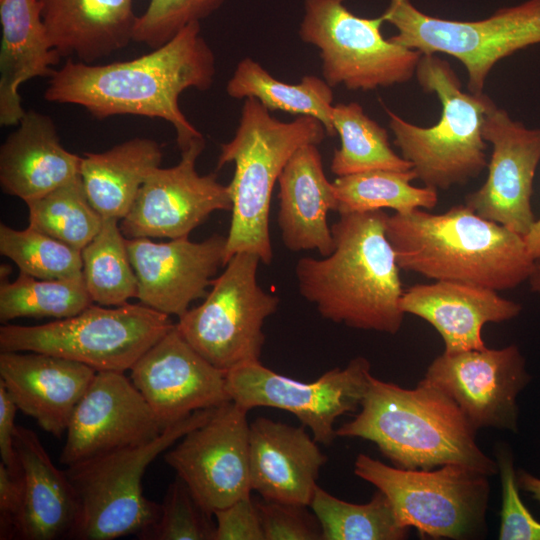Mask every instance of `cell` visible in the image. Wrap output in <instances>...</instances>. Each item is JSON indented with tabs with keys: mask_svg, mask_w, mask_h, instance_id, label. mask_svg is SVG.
<instances>
[{
	"mask_svg": "<svg viewBox=\"0 0 540 540\" xmlns=\"http://www.w3.org/2000/svg\"><path fill=\"white\" fill-rule=\"evenodd\" d=\"M516 475L519 489L529 493L534 500L540 502V478L522 469L517 470Z\"/></svg>",
	"mask_w": 540,
	"mask_h": 540,
	"instance_id": "obj_45",
	"label": "cell"
},
{
	"mask_svg": "<svg viewBox=\"0 0 540 540\" xmlns=\"http://www.w3.org/2000/svg\"><path fill=\"white\" fill-rule=\"evenodd\" d=\"M14 445L23 479V502L14 538L71 539L79 507L66 471L54 465L32 430L17 426Z\"/></svg>",
	"mask_w": 540,
	"mask_h": 540,
	"instance_id": "obj_26",
	"label": "cell"
},
{
	"mask_svg": "<svg viewBox=\"0 0 540 540\" xmlns=\"http://www.w3.org/2000/svg\"><path fill=\"white\" fill-rule=\"evenodd\" d=\"M96 371L80 362L41 352H1L0 383L25 415L61 437Z\"/></svg>",
	"mask_w": 540,
	"mask_h": 540,
	"instance_id": "obj_21",
	"label": "cell"
},
{
	"mask_svg": "<svg viewBox=\"0 0 540 540\" xmlns=\"http://www.w3.org/2000/svg\"><path fill=\"white\" fill-rule=\"evenodd\" d=\"M93 304L83 275L45 280L19 272L13 282L2 279L0 321L22 317L64 319L79 314Z\"/></svg>",
	"mask_w": 540,
	"mask_h": 540,
	"instance_id": "obj_35",
	"label": "cell"
},
{
	"mask_svg": "<svg viewBox=\"0 0 540 540\" xmlns=\"http://www.w3.org/2000/svg\"><path fill=\"white\" fill-rule=\"evenodd\" d=\"M326 136L325 127L316 118L297 116L283 122L258 100L244 99L235 134L220 145L217 161L218 169L227 163L235 166L228 185L232 218L225 265L238 252L256 254L266 265L272 262L269 213L274 185L300 147L319 145Z\"/></svg>",
	"mask_w": 540,
	"mask_h": 540,
	"instance_id": "obj_5",
	"label": "cell"
},
{
	"mask_svg": "<svg viewBox=\"0 0 540 540\" xmlns=\"http://www.w3.org/2000/svg\"><path fill=\"white\" fill-rule=\"evenodd\" d=\"M413 169L407 171L373 169L344 176L334 181L339 214L393 209L406 214L416 209H433L438 202L437 190L415 187Z\"/></svg>",
	"mask_w": 540,
	"mask_h": 540,
	"instance_id": "obj_31",
	"label": "cell"
},
{
	"mask_svg": "<svg viewBox=\"0 0 540 540\" xmlns=\"http://www.w3.org/2000/svg\"><path fill=\"white\" fill-rule=\"evenodd\" d=\"M345 0H304L299 38L319 50L322 78L332 87L370 91L415 76L422 55L383 37V16L353 14Z\"/></svg>",
	"mask_w": 540,
	"mask_h": 540,
	"instance_id": "obj_11",
	"label": "cell"
},
{
	"mask_svg": "<svg viewBox=\"0 0 540 540\" xmlns=\"http://www.w3.org/2000/svg\"><path fill=\"white\" fill-rule=\"evenodd\" d=\"M533 292L540 295V260H536L527 280Z\"/></svg>",
	"mask_w": 540,
	"mask_h": 540,
	"instance_id": "obj_47",
	"label": "cell"
},
{
	"mask_svg": "<svg viewBox=\"0 0 540 540\" xmlns=\"http://www.w3.org/2000/svg\"><path fill=\"white\" fill-rule=\"evenodd\" d=\"M333 88L315 75H305L290 84L274 78L261 64L249 57L238 62L226 85L231 98H254L269 111L280 110L318 119L328 136L336 134L333 125Z\"/></svg>",
	"mask_w": 540,
	"mask_h": 540,
	"instance_id": "obj_30",
	"label": "cell"
},
{
	"mask_svg": "<svg viewBox=\"0 0 540 540\" xmlns=\"http://www.w3.org/2000/svg\"><path fill=\"white\" fill-rule=\"evenodd\" d=\"M214 540H265L256 502L251 495L214 511Z\"/></svg>",
	"mask_w": 540,
	"mask_h": 540,
	"instance_id": "obj_42",
	"label": "cell"
},
{
	"mask_svg": "<svg viewBox=\"0 0 540 540\" xmlns=\"http://www.w3.org/2000/svg\"><path fill=\"white\" fill-rule=\"evenodd\" d=\"M227 237L214 234L201 242L188 237L155 243L149 238H126L138 281L141 304L178 318L191 302L205 298L219 267L225 266Z\"/></svg>",
	"mask_w": 540,
	"mask_h": 540,
	"instance_id": "obj_20",
	"label": "cell"
},
{
	"mask_svg": "<svg viewBox=\"0 0 540 540\" xmlns=\"http://www.w3.org/2000/svg\"><path fill=\"white\" fill-rule=\"evenodd\" d=\"M354 473L390 501L398 522L422 537L469 539L485 528L487 475L463 465L402 469L359 454Z\"/></svg>",
	"mask_w": 540,
	"mask_h": 540,
	"instance_id": "obj_9",
	"label": "cell"
},
{
	"mask_svg": "<svg viewBox=\"0 0 540 540\" xmlns=\"http://www.w3.org/2000/svg\"><path fill=\"white\" fill-rule=\"evenodd\" d=\"M23 502L22 474L14 476L0 463V539H14Z\"/></svg>",
	"mask_w": 540,
	"mask_h": 540,
	"instance_id": "obj_43",
	"label": "cell"
},
{
	"mask_svg": "<svg viewBox=\"0 0 540 540\" xmlns=\"http://www.w3.org/2000/svg\"><path fill=\"white\" fill-rule=\"evenodd\" d=\"M174 327L168 315L141 303L91 304L77 315L42 325L2 326L0 351L47 353L96 372H125Z\"/></svg>",
	"mask_w": 540,
	"mask_h": 540,
	"instance_id": "obj_8",
	"label": "cell"
},
{
	"mask_svg": "<svg viewBox=\"0 0 540 540\" xmlns=\"http://www.w3.org/2000/svg\"><path fill=\"white\" fill-rule=\"evenodd\" d=\"M215 408L195 411L146 444L68 466L65 471L79 507L71 539L111 540L130 534L138 536L150 527L159 517L161 504L143 494L142 478L146 468L185 434L205 423Z\"/></svg>",
	"mask_w": 540,
	"mask_h": 540,
	"instance_id": "obj_7",
	"label": "cell"
},
{
	"mask_svg": "<svg viewBox=\"0 0 540 540\" xmlns=\"http://www.w3.org/2000/svg\"><path fill=\"white\" fill-rule=\"evenodd\" d=\"M215 74L214 52L194 22L135 59L93 65L69 58L50 76L44 98L81 106L97 119L160 118L173 126L182 151L203 136L182 112L179 97L189 88L208 90Z\"/></svg>",
	"mask_w": 540,
	"mask_h": 540,
	"instance_id": "obj_1",
	"label": "cell"
},
{
	"mask_svg": "<svg viewBox=\"0 0 540 540\" xmlns=\"http://www.w3.org/2000/svg\"><path fill=\"white\" fill-rule=\"evenodd\" d=\"M162 160L161 145L132 138L100 153H85L80 175L87 197L103 218L123 219L146 178Z\"/></svg>",
	"mask_w": 540,
	"mask_h": 540,
	"instance_id": "obj_29",
	"label": "cell"
},
{
	"mask_svg": "<svg viewBox=\"0 0 540 540\" xmlns=\"http://www.w3.org/2000/svg\"><path fill=\"white\" fill-rule=\"evenodd\" d=\"M0 124L16 125L25 114L19 87L50 77L61 56L48 39L37 0H0Z\"/></svg>",
	"mask_w": 540,
	"mask_h": 540,
	"instance_id": "obj_28",
	"label": "cell"
},
{
	"mask_svg": "<svg viewBox=\"0 0 540 540\" xmlns=\"http://www.w3.org/2000/svg\"><path fill=\"white\" fill-rule=\"evenodd\" d=\"M322 540H401L409 529L400 525L389 499L377 489L368 503H350L317 486L310 503Z\"/></svg>",
	"mask_w": 540,
	"mask_h": 540,
	"instance_id": "obj_34",
	"label": "cell"
},
{
	"mask_svg": "<svg viewBox=\"0 0 540 540\" xmlns=\"http://www.w3.org/2000/svg\"><path fill=\"white\" fill-rule=\"evenodd\" d=\"M397 33L390 41L422 54H448L466 68L467 87L482 93L493 66L526 47L540 44V0L498 9L488 18L459 21L427 15L410 0H389L382 14Z\"/></svg>",
	"mask_w": 540,
	"mask_h": 540,
	"instance_id": "obj_10",
	"label": "cell"
},
{
	"mask_svg": "<svg viewBox=\"0 0 540 540\" xmlns=\"http://www.w3.org/2000/svg\"><path fill=\"white\" fill-rule=\"evenodd\" d=\"M17 406L4 385L0 383V455L1 462L14 476L21 475L17 452L14 445Z\"/></svg>",
	"mask_w": 540,
	"mask_h": 540,
	"instance_id": "obj_44",
	"label": "cell"
},
{
	"mask_svg": "<svg viewBox=\"0 0 540 540\" xmlns=\"http://www.w3.org/2000/svg\"><path fill=\"white\" fill-rule=\"evenodd\" d=\"M52 48L92 64L133 41L134 0H37Z\"/></svg>",
	"mask_w": 540,
	"mask_h": 540,
	"instance_id": "obj_27",
	"label": "cell"
},
{
	"mask_svg": "<svg viewBox=\"0 0 540 540\" xmlns=\"http://www.w3.org/2000/svg\"><path fill=\"white\" fill-rule=\"evenodd\" d=\"M204 147V137L197 138L181 151L176 165L150 173L121 219L125 238L188 237L213 212L231 211L228 185L219 183L213 173L200 175L196 170Z\"/></svg>",
	"mask_w": 540,
	"mask_h": 540,
	"instance_id": "obj_16",
	"label": "cell"
},
{
	"mask_svg": "<svg viewBox=\"0 0 540 540\" xmlns=\"http://www.w3.org/2000/svg\"><path fill=\"white\" fill-rule=\"evenodd\" d=\"M163 430L124 372L98 371L71 415L59 462L68 467L108 452L140 446Z\"/></svg>",
	"mask_w": 540,
	"mask_h": 540,
	"instance_id": "obj_18",
	"label": "cell"
},
{
	"mask_svg": "<svg viewBox=\"0 0 540 540\" xmlns=\"http://www.w3.org/2000/svg\"><path fill=\"white\" fill-rule=\"evenodd\" d=\"M448 395L471 426L518 431L517 397L531 375L520 349L443 352L429 365L423 378Z\"/></svg>",
	"mask_w": 540,
	"mask_h": 540,
	"instance_id": "obj_15",
	"label": "cell"
},
{
	"mask_svg": "<svg viewBox=\"0 0 540 540\" xmlns=\"http://www.w3.org/2000/svg\"><path fill=\"white\" fill-rule=\"evenodd\" d=\"M332 119L341 141L330 164L337 177L373 169H412L411 163L391 148L387 130L371 119L360 104L334 105Z\"/></svg>",
	"mask_w": 540,
	"mask_h": 540,
	"instance_id": "obj_32",
	"label": "cell"
},
{
	"mask_svg": "<svg viewBox=\"0 0 540 540\" xmlns=\"http://www.w3.org/2000/svg\"><path fill=\"white\" fill-rule=\"evenodd\" d=\"M88 293L101 306H121L137 297L138 281L118 220L103 218L97 235L81 250Z\"/></svg>",
	"mask_w": 540,
	"mask_h": 540,
	"instance_id": "obj_33",
	"label": "cell"
},
{
	"mask_svg": "<svg viewBox=\"0 0 540 540\" xmlns=\"http://www.w3.org/2000/svg\"><path fill=\"white\" fill-rule=\"evenodd\" d=\"M260 262L253 253L234 254L213 280L204 301L175 324L189 345L221 370L260 361L264 322L280 302L258 284Z\"/></svg>",
	"mask_w": 540,
	"mask_h": 540,
	"instance_id": "obj_12",
	"label": "cell"
},
{
	"mask_svg": "<svg viewBox=\"0 0 540 540\" xmlns=\"http://www.w3.org/2000/svg\"><path fill=\"white\" fill-rule=\"evenodd\" d=\"M81 161L62 146L51 117L29 110L1 145L0 185L26 203L80 177Z\"/></svg>",
	"mask_w": 540,
	"mask_h": 540,
	"instance_id": "obj_25",
	"label": "cell"
},
{
	"mask_svg": "<svg viewBox=\"0 0 540 540\" xmlns=\"http://www.w3.org/2000/svg\"><path fill=\"white\" fill-rule=\"evenodd\" d=\"M370 368L369 361L359 356L344 368L336 367L304 383L254 361L226 371V389L230 399L248 411L257 407L289 411L310 429L317 443L330 445L337 436V418L360 407Z\"/></svg>",
	"mask_w": 540,
	"mask_h": 540,
	"instance_id": "obj_13",
	"label": "cell"
},
{
	"mask_svg": "<svg viewBox=\"0 0 540 540\" xmlns=\"http://www.w3.org/2000/svg\"><path fill=\"white\" fill-rule=\"evenodd\" d=\"M415 77L424 92L437 95L442 113L435 125L420 127L385 107L394 145L426 187L447 190L478 177L488 165L482 128L494 102L483 92H464L436 54L421 55Z\"/></svg>",
	"mask_w": 540,
	"mask_h": 540,
	"instance_id": "obj_6",
	"label": "cell"
},
{
	"mask_svg": "<svg viewBox=\"0 0 540 540\" xmlns=\"http://www.w3.org/2000/svg\"><path fill=\"white\" fill-rule=\"evenodd\" d=\"M339 215L331 225L333 252L298 260L299 292L324 319L394 335L405 313L401 269L386 234L389 215L383 210Z\"/></svg>",
	"mask_w": 540,
	"mask_h": 540,
	"instance_id": "obj_2",
	"label": "cell"
},
{
	"mask_svg": "<svg viewBox=\"0 0 540 540\" xmlns=\"http://www.w3.org/2000/svg\"><path fill=\"white\" fill-rule=\"evenodd\" d=\"M26 204L30 227L78 250L102 226L103 217L90 203L81 176Z\"/></svg>",
	"mask_w": 540,
	"mask_h": 540,
	"instance_id": "obj_36",
	"label": "cell"
},
{
	"mask_svg": "<svg viewBox=\"0 0 540 540\" xmlns=\"http://www.w3.org/2000/svg\"><path fill=\"white\" fill-rule=\"evenodd\" d=\"M482 134L492 146L488 176L466 195L479 216L525 236L535 221L531 198L540 163V128H527L494 103L486 113Z\"/></svg>",
	"mask_w": 540,
	"mask_h": 540,
	"instance_id": "obj_17",
	"label": "cell"
},
{
	"mask_svg": "<svg viewBox=\"0 0 540 540\" xmlns=\"http://www.w3.org/2000/svg\"><path fill=\"white\" fill-rule=\"evenodd\" d=\"M360 408L336 429L337 436L373 442L396 467L458 464L487 476L498 473L496 460L477 445V431L457 404L423 379L405 389L371 375Z\"/></svg>",
	"mask_w": 540,
	"mask_h": 540,
	"instance_id": "obj_4",
	"label": "cell"
},
{
	"mask_svg": "<svg viewBox=\"0 0 540 540\" xmlns=\"http://www.w3.org/2000/svg\"><path fill=\"white\" fill-rule=\"evenodd\" d=\"M248 410L230 400L185 434L166 463L210 514L250 495Z\"/></svg>",
	"mask_w": 540,
	"mask_h": 540,
	"instance_id": "obj_14",
	"label": "cell"
},
{
	"mask_svg": "<svg viewBox=\"0 0 540 540\" xmlns=\"http://www.w3.org/2000/svg\"><path fill=\"white\" fill-rule=\"evenodd\" d=\"M224 0H150L137 17L133 41L155 49L171 40L187 25L215 12Z\"/></svg>",
	"mask_w": 540,
	"mask_h": 540,
	"instance_id": "obj_39",
	"label": "cell"
},
{
	"mask_svg": "<svg viewBox=\"0 0 540 540\" xmlns=\"http://www.w3.org/2000/svg\"><path fill=\"white\" fill-rule=\"evenodd\" d=\"M178 476L168 486L158 519L142 540H214L216 523Z\"/></svg>",
	"mask_w": 540,
	"mask_h": 540,
	"instance_id": "obj_38",
	"label": "cell"
},
{
	"mask_svg": "<svg viewBox=\"0 0 540 540\" xmlns=\"http://www.w3.org/2000/svg\"><path fill=\"white\" fill-rule=\"evenodd\" d=\"M386 234L401 270L434 281L509 290L528 280L535 263L523 236L466 204L439 214L425 209L394 213Z\"/></svg>",
	"mask_w": 540,
	"mask_h": 540,
	"instance_id": "obj_3",
	"label": "cell"
},
{
	"mask_svg": "<svg viewBox=\"0 0 540 540\" xmlns=\"http://www.w3.org/2000/svg\"><path fill=\"white\" fill-rule=\"evenodd\" d=\"M317 146L300 147L282 170L278 178L277 222L287 249L317 250L328 256L334 250V239L327 215L337 211L338 200L333 182L324 173Z\"/></svg>",
	"mask_w": 540,
	"mask_h": 540,
	"instance_id": "obj_24",
	"label": "cell"
},
{
	"mask_svg": "<svg viewBox=\"0 0 540 540\" xmlns=\"http://www.w3.org/2000/svg\"><path fill=\"white\" fill-rule=\"evenodd\" d=\"M130 379L165 429L195 411L230 401L226 371L202 357L176 327L130 369Z\"/></svg>",
	"mask_w": 540,
	"mask_h": 540,
	"instance_id": "obj_19",
	"label": "cell"
},
{
	"mask_svg": "<svg viewBox=\"0 0 540 540\" xmlns=\"http://www.w3.org/2000/svg\"><path fill=\"white\" fill-rule=\"evenodd\" d=\"M256 504L265 540H322L320 523L308 506L266 499Z\"/></svg>",
	"mask_w": 540,
	"mask_h": 540,
	"instance_id": "obj_41",
	"label": "cell"
},
{
	"mask_svg": "<svg viewBox=\"0 0 540 540\" xmlns=\"http://www.w3.org/2000/svg\"><path fill=\"white\" fill-rule=\"evenodd\" d=\"M526 247L536 260H540V218L535 220L528 233L523 236Z\"/></svg>",
	"mask_w": 540,
	"mask_h": 540,
	"instance_id": "obj_46",
	"label": "cell"
},
{
	"mask_svg": "<svg viewBox=\"0 0 540 540\" xmlns=\"http://www.w3.org/2000/svg\"><path fill=\"white\" fill-rule=\"evenodd\" d=\"M326 460L303 425L265 417L250 424V485L263 499L310 506Z\"/></svg>",
	"mask_w": 540,
	"mask_h": 540,
	"instance_id": "obj_22",
	"label": "cell"
},
{
	"mask_svg": "<svg viewBox=\"0 0 540 540\" xmlns=\"http://www.w3.org/2000/svg\"><path fill=\"white\" fill-rule=\"evenodd\" d=\"M496 462L502 487L500 540H540V522L522 502L511 449L501 444L496 448Z\"/></svg>",
	"mask_w": 540,
	"mask_h": 540,
	"instance_id": "obj_40",
	"label": "cell"
},
{
	"mask_svg": "<svg viewBox=\"0 0 540 540\" xmlns=\"http://www.w3.org/2000/svg\"><path fill=\"white\" fill-rule=\"evenodd\" d=\"M0 253L19 271L45 280L82 275L81 250L73 248L30 226L23 230L0 224Z\"/></svg>",
	"mask_w": 540,
	"mask_h": 540,
	"instance_id": "obj_37",
	"label": "cell"
},
{
	"mask_svg": "<svg viewBox=\"0 0 540 540\" xmlns=\"http://www.w3.org/2000/svg\"><path fill=\"white\" fill-rule=\"evenodd\" d=\"M406 314L431 324L443 339L447 353L486 348L482 328L517 317L522 306L498 291L455 281L415 284L404 290L400 301Z\"/></svg>",
	"mask_w": 540,
	"mask_h": 540,
	"instance_id": "obj_23",
	"label": "cell"
}]
</instances>
